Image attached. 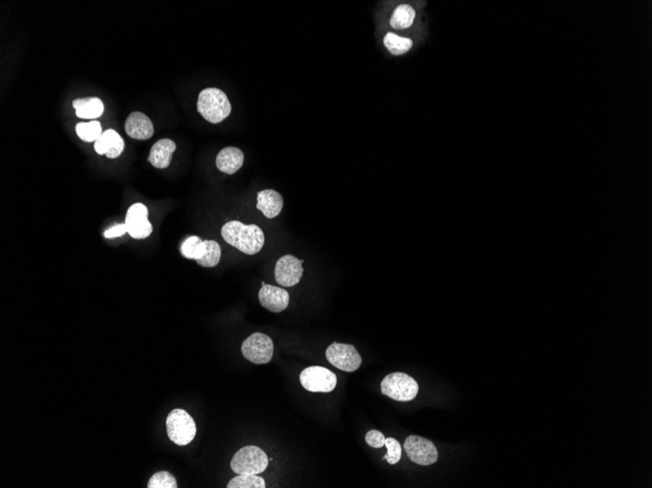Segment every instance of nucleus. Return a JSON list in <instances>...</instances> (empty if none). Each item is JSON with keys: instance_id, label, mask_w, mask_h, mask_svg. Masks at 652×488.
Masks as SVG:
<instances>
[{"instance_id": "obj_12", "label": "nucleus", "mask_w": 652, "mask_h": 488, "mask_svg": "<svg viewBox=\"0 0 652 488\" xmlns=\"http://www.w3.org/2000/svg\"><path fill=\"white\" fill-rule=\"evenodd\" d=\"M259 301L269 311L282 312L290 304V294L282 288L265 284L259 291Z\"/></svg>"}, {"instance_id": "obj_14", "label": "nucleus", "mask_w": 652, "mask_h": 488, "mask_svg": "<svg viewBox=\"0 0 652 488\" xmlns=\"http://www.w3.org/2000/svg\"><path fill=\"white\" fill-rule=\"evenodd\" d=\"M126 132L132 139L146 140L153 136L155 128L153 122L146 114L135 111L126 119Z\"/></svg>"}, {"instance_id": "obj_24", "label": "nucleus", "mask_w": 652, "mask_h": 488, "mask_svg": "<svg viewBox=\"0 0 652 488\" xmlns=\"http://www.w3.org/2000/svg\"><path fill=\"white\" fill-rule=\"evenodd\" d=\"M228 488H265L266 482L263 477L257 474H238L230 479Z\"/></svg>"}, {"instance_id": "obj_4", "label": "nucleus", "mask_w": 652, "mask_h": 488, "mask_svg": "<svg viewBox=\"0 0 652 488\" xmlns=\"http://www.w3.org/2000/svg\"><path fill=\"white\" fill-rule=\"evenodd\" d=\"M269 465L266 453L255 445L240 448L230 462V468L238 474H258L263 473Z\"/></svg>"}, {"instance_id": "obj_2", "label": "nucleus", "mask_w": 652, "mask_h": 488, "mask_svg": "<svg viewBox=\"0 0 652 488\" xmlns=\"http://www.w3.org/2000/svg\"><path fill=\"white\" fill-rule=\"evenodd\" d=\"M198 110L205 120L217 124L228 118L232 111V105L222 90L206 88L198 95Z\"/></svg>"}, {"instance_id": "obj_22", "label": "nucleus", "mask_w": 652, "mask_h": 488, "mask_svg": "<svg viewBox=\"0 0 652 488\" xmlns=\"http://www.w3.org/2000/svg\"><path fill=\"white\" fill-rule=\"evenodd\" d=\"M181 251L187 259L198 261L205 254L206 244L198 236H190L183 243Z\"/></svg>"}, {"instance_id": "obj_17", "label": "nucleus", "mask_w": 652, "mask_h": 488, "mask_svg": "<svg viewBox=\"0 0 652 488\" xmlns=\"http://www.w3.org/2000/svg\"><path fill=\"white\" fill-rule=\"evenodd\" d=\"M256 207L268 219H275L283 208L282 196L274 190L260 191L257 195Z\"/></svg>"}, {"instance_id": "obj_8", "label": "nucleus", "mask_w": 652, "mask_h": 488, "mask_svg": "<svg viewBox=\"0 0 652 488\" xmlns=\"http://www.w3.org/2000/svg\"><path fill=\"white\" fill-rule=\"evenodd\" d=\"M325 354L331 365L346 373H354L362 365V357L351 344L334 342L326 350Z\"/></svg>"}, {"instance_id": "obj_25", "label": "nucleus", "mask_w": 652, "mask_h": 488, "mask_svg": "<svg viewBox=\"0 0 652 488\" xmlns=\"http://www.w3.org/2000/svg\"><path fill=\"white\" fill-rule=\"evenodd\" d=\"M148 488H177L176 479L169 472L161 471L153 474L148 482Z\"/></svg>"}, {"instance_id": "obj_11", "label": "nucleus", "mask_w": 652, "mask_h": 488, "mask_svg": "<svg viewBox=\"0 0 652 488\" xmlns=\"http://www.w3.org/2000/svg\"><path fill=\"white\" fill-rule=\"evenodd\" d=\"M302 261L292 256L286 254L278 259L275 268V281L282 286H293L300 282L304 269Z\"/></svg>"}, {"instance_id": "obj_21", "label": "nucleus", "mask_w": 652, "mask_h": 488, "mask_svg": "<svg viewBox=\"0 0 652 488\" xmlns=\"http://www.w3.org/2000/svg\"><path fill=\"white\" fill-rule=\"evenodd\" d=\"M76 134L79 139L86 142H96L103 134L102 126L99 121L81 122L76 126Z\"/></svg>"}, {"instance_id": "obj_5", "label": "nucleus", "mask_w": 652, "mask_h": 488, "mask_svg": "<svg viewBox=\"0 0 652 488\" xmlns=\"http://www.w3.org/2000/svg\"><path fill=\"white\" fill-rule=\"evenodd\" d=\"M381 391L382 394L397 402H409L417 396L419 385L415 379L407 373H394L383 379Z\"/></svg>"}, {"instance_id": "obj_16", "label": "nucleus", "mask_w": 652, "mask_h": 488, "mask_svg": "<svg viewBox=\"0 0 652 488\" xmlns=\"http://www.w3.org/2000/svg\"><path fill=\"white\" fill-rule=\"evenodd\" d=\"M176 150V143L170 139L158 140L151 148L148 162L156 169H165L170 165L172 155Z\"/></svg>"}, {"instance_id": "obj_3", "label": "nucleus", "mask_w": 652, "mask_h": 488, "mask_svg": "<svg viewBox=\"0 0 652 488\" xmlns=\"http://www.w3.org/2000/svg\"><path fill=\"white\" fill-rule=\"evenodd\" d=\"M167 435L180 447L190 444L197 435V426L192 416L181 408L172 410L166 419Z\"/></svg>"}, {"instance_id": "obj_13", "label": "nucleus", "mask_w": 652, "mask_h": 488, "mask_svg": "<svg viewBox=\"0 0 652 488\" xmlns=\"http://www.w3.org/2000/svg\"><path fill=\"white\" fill-rule=\"evenodd\" d=\"M124 140L115 130L103 132L99 139L94 142V150L98 155H106L108 158L119 157L124 150Z\"/></svg>"}, {"instance_id": "obj_18", "label": "nucleus", "mask_w": 652, "mask_h": 488, "mask_svg": "<svg viewBox=\"0 0 652 488\" xmlns=\"http://www.w3.org/2000/svg\"><path fill=\"white\" fill-rule=\"evenodd\" d=\"M78 118L81 119H97L104 113V103L99 98H84L73 102Z\"/></svg>"}, {"instance_id": "obj_6", "label": "nucleus", "mask_w": 652, "mask_h": 488, "mask_svg": "<svg viewBox=\"0 0 652 488\" xmlns=\"http://www.w3.org/2000/svg\"><path fill=\"white\" fill-rule=\"evenodd\" d=\"M300 382L305 389L312 393H330L337 385V378L328 368L312 365L302 371Z\"/></svg>"}, {"instance_id": "obj_15", "label": "nucleus", "mask_w": 652, "mask_h": 488, "mask_svg": "<svg viewBox=\"0 0 652 488\" xmlns=\"http://www.w3.org/2000/svg\"><path fill=\"white\" fill-rule=\"evenodd\" d=\"M245 162V155L240 148L225 147L220 151L216 158V166L219 171L227 175H234L241 168Z\"/></svg>"}, {"instance_id": "obj_23", "label": "nucleus", "mask_w": 652, "mask_h": 488, "mask_svg": "<svg viewBox=\"0 0 652 488\" xmlns=\"http://www.w3.org/2000/svg\"><path fill=\"white\" fill-rule=\"evenodd\" d=\"M206 251L197 262L203 267H214L218 265L221 259V248L215 241L205 240Z\"/></svg>"}, {"instance_id": "obj_7", "label": "nucleus", "mask_w": 652, "mask_h": 488, "mask_svg": "<svg viewBox=\"0 0 652 488\" xmlns=\"http://www.w3.org/2000/svg\"><path fill=\"white\" fill-rule=\"evenodd\" d=\"M241 352L249 362L256 365H265L272 360L274 343L267 334L255 333L243 341Z\"/></svg>"}, {"instance_id": "obj_10", "label": "nucleus", "mask_w": 652, "mask_h": 488, "mask_svg": "<svg viewBox=\"0 0 652 488\" xmlns=\"http://www.w3.org/2000/svg\"><path fill=\"white\" fill-rule=\"evenodd\" d=\"M147 206L142 203L133 204L126 217L127 233L134 239H146L153 232V225L148 222Z\"/></svg>"}, {"instance_id": "obj_19", "label": "nucleus", "mask_w": 652, "mask_h": 488, "mask_svg": "<svg viewBox=\"0 0 652 488\" xmlns=\"http://www.w3.org/2000/svg\"><path fill=\"white\" fill-rule=\"evenodd\" d=\"M415 16V10L410 5L400 4L392 15L389 25L394 30H405L413 25Z\"/></svg>"}, {"instance_id": "obj_1", "label": "nucleus", "mask_w": 652, "mask_h": 488, "mask_svg": "<svg viewBox=\"0 0 652 488\" xmlns=\"http://www.w3.org/2000/svg\"><path fill=\"white\" fill-rule=\"evenodd\" d=\"M221 233L223 239L241 253L253 256L263 249L264 232L256 224L245 225L238 221L229 222L223 227Z\"/></svg>"}, {"instance_id": "obj_9", "label": "nucleus", "mask_w": 652, "mask_h": 488, "mask_svg": "<svg viewBox=\"0 0 652 488\" xmlns=\"http://www.w3.org/2000/svg\"><path fill=\"white\" fill-rule=\"evenodd\" d=\"M404 450L413 463L429 466L436 463L439 452L434 442L419 436H409L405 440Z\"/></svg>"}, {"instance_id": "obj_26", "label": "nucleus", "mask_w": 652, "mask_h": 488, "mask_svg": "<svg viewBox=\"0 0 652 488\" xmlns=\"http://www.w3.org/2000/svg\"><path fill=\"white\" fill-rule=\"evenodd\" d=\"M385 447L388 452L384 456V460L388 461V463L391 464V465L399 463L400 458H402V447L399 442L393 439V437H388V439H386Z\"/></svg>"}, {"instance_id": "obj_27", "label": "nucleus", "mask_w": 652, "mask_h": 488, "mask_svg": "<svg viewBox=\"0 0 652 488\" xmlns=\"http://www.w3.org/2000/svg\"><path fill=\"white\" fill-rule=\"evenodd\" d=\"M365 442L371 447L380 448L385 445L386 437L377 430H371L365 436Z\"/></svg>"}, {"instance_id": "obj_28", "label": "nucleus", "mask_w": 652, "mask_h": 488, "mask_svg": "<svg viewBox=\"0 0 652 488\" xmlns=\"http://www.w3.org/2000/svg\"><path fill=\"white\" fill-rule=\"evenodd\" d=\"M126 232L127 229L126 224H118L116 225V227H111V229L107 230L104 235L106 238H116L121 237V236L126 234Z\"/></svg>"}, {"instance_id": "obj_20", "label": "nucleus", "mask_w": 652, "mask_h": 488, "mask_svg": "<svg viewBox=\"0 0 652 488\" xmlns=\"http://www.w3.org/2000/svg\"><path fill=\"white\" fill-rule=\"evenodd\" d=\"M384 45L391 54L394 56L404 55L409 51L413 46V41L407 37L397 36L396 33H389L384 37Z\"/></svg>"}]
</instances>
